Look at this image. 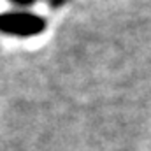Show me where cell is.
Returning <instances> with one entry per match:
<instances>
[{"mask_svg":"<svg viewBox=\"0 0 151 151\" xmlns=\"http://www.w3.org/2000/svg\"><path fill=\"white\" fill-rule=\"evenodd\" d=\"M12 2H16V4H32L35 0H12Z\"/></svg>","mask_w":151,"mask_h":151,"instance_id":"cell-3","label":"cell"},{"mask_svg":"<svg viewBox=\"0 0 151 151\" xmlns=\"http://www.w3.org/2000/svg\"><path fill=\"white\" fill-rule=\"evenodd\" d=\"M49 2H51V5H53V7H58L63 0H49Z\"/></svg>","mask_w":151,"mask_h":151,"instance_id":"cell-2","label":"cell"},{"mask_svg":"<svg viewBox=\"0 0 151 151\" xmlns=\"http://www.w3.org/2000/svg\"><path fill=\"white\" fill-rule=\"evenodd\" d=\"M44 27H46L44 19L34 14L12 12V14L0 16V30L5 34H12V35H21V37L37 35L44 30Z\"/></svg>","mask_w":151,"mask_h":151,"instance_id":"cell-1","label":"cell"}]
</instances>
